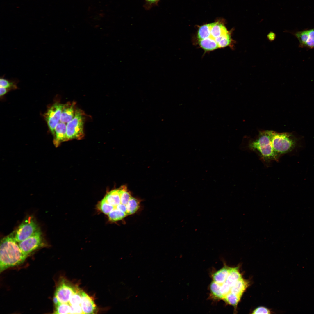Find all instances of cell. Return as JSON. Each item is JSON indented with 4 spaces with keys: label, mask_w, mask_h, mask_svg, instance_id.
<instances>
[{
    "label": "cell",
    "mask_w": 314,
    "mask_h": 314,
    "mask_svg": "<svg viewBox=\"0 0 314 314\" xmlns=\"http://www.w3.org/2000/svg\"><path fill=\"white\" fill-rule=\"evenodd\" d=\"M13 233L1 241L0 247V271L19 265L25 261L27 256L20 249Z\"/></svg>",
    "instance_id": "1"
},
{
    "label": "cell",
    "mask_w": 314,
    "mask_h": 314,
    "mask_svg": "<svg viewBox=\"0 0 314 314\" xmlns=\"http://www.w3.org/2000/svg\"><path fill=\"white\" fill-rule=\"evenodd\" d=\"M251 150L257 153L265 161L278 160L280 156L272 146L269 131L261 133L258 137L249 144Z\"/></svg>",
    "instance_id": "2"
},
{
    "label": "cell",
    "mask_w": 314,
    "mask_h": 314,
    "mask_svg": "<svg viewBox=\"0 0 314 314\" xmlns=\"http://www.w3.org/2000/svg\"><path fill=\"white\" fill-rule=\"evenodd\" d=\"M273 147L280 156L289 152L296 147L297 140L291 133L269 131Z\"/></svg>",
    "instance_id": "3"
},
{
    "label": "cell",
    "mask_w": 314,
    "mask_h": 314,
    "mask_svg": "<svg viewBox=\"0 0 314 314\" xmlns=\"http://www.w3.org/2000/svg\"><path fill=\"white\" fill-rule=\"evenodd\" d=\"M84 119V113L80 109H76L74 117L66 125L67 140L80 139L83 137Z\"/></svg>",
    "instance_id": "4"
},
{
    "label": "cell",
    "mask_w": 314,
    "mask_h": 314,
    "mask_svg": "<svg viewBox=\"0 0 314 314\" xmlns=\"http://www.w3.org/2000/svg\"><path fill=\"white\" fill-rule=\"evenodd\" d=\"M40 230L33 216L27 217L13 233L15 240L18 243L29 237Z\"/></svg>",
    "instance_id": "5"
},
{
    "label": "cell",
    "mask_w": 314,
    "mask_h": 314,
    "mask_svg": "<svg viewBox=\"0 0 314 314\" xmlns=\"http://www.w3.org/2000/svg\"><path fill=\"white\" fill-rule=\"evenodd\" d=\"M43 239L42 233L39 230L26 239L18 242L23 253L27 257L32 252L42 246Z\"/></svg>",
    "instance_id": "6"
},
{
    "label": "cell",
    "mask_w": 314,
    "mask_h": 314,
    "mask_svg": "<svg viewBox=\"0 0 314 314\" xmlns=\"http://www.w3.org/2000/svg\"><path fill=\"white\" fill-rule=\"evenodd\" d=\"M63 105L56 103L47 110L45 117L49 130L54 134L56 126L60 120Z\"/></svg>",
    "instance_id": "7"
},
{
    "label": "cell",
    "mask_w": 314,
    "mask_h": 314,
    "mask_svg": "<svg viewBox=\"0 0 314 314\" xmlns=\"http://www.w3.org/2000/svg\"><path fill=\"white\" fill-rule=\"evenodd\" d=\"M290 33L298 40L300 47L314 48V28L295 31Z\"/></svg>",
    "instance_id": "8"
},
{
    "label": "cell",
    "mask_w": 314,
    "mask_h": 314,
    "mask_svg": "<svg viewBox=\"0 0 314 314\" xmlns=\"http://www.w3.org/2000/svg\"><path fill=\"white\" fill-rule=\"evenodd\" d=\"M78 288L62 281L57 288L55 295L60 303H68L72 295Z\"/></svg>",
    "instance_id": "9"
},
{
    "label": "cell",
    "mask_w": 314,
    "mask_h": 314,
    "mask_svg": "<svg viewBox=\"0 0 314 314\" xmlns=\"http://www.w3.org/2000/svg\"><path fill=\"white\" fill-rule=\"evenodd\" d=\"M82 299L80 304L84 314H93L96 309V306L92 298L81 290Z\"/></svg>",
    "instance_id": "10"
},
{
    "label": "cell",
    "mask_w": 314,
    "mask_h": 314,
    "mask_svg": "<svg viewBox=\"0 0 314 314\" xmlns=\"http://www.w3.org/2000/svg\"><path fill=\"white\" fill-rule=\"evenodd\" d=\"M53 143L57 147L62 142L67 141L66 125L65 123L59 122L56 126L54 134Z\"/></svg>",
    "instance_id": "11"
},
{
    "label": "cell",
    "mask_w": 314,
    "mask_h": 314,
    "mask_svg": "<svg viewBox=\"0 0 314 314\" xmlns=\"http://www.w3.org/2000/svg\"><path fill=\"white\" fill-rule=\"evenodd\" d=\"M74 103H68L63 105L60 121L64 123H68L74 117L75 111H74Z\"/></svg>",
    "instance_id": "12"
},
{
    "label": "cell",
    "mask_w": 314,
    "mask_h": 314,
    "mask_svg": "<svg viewBox=\"0 0 314 314\" xmlns=\"http://www.w3.org/2000/svg\"><path fill=\"white\" fill-rule=\"evenodd\" d=\"M120 192V188L112 190L107 193L104 198L107 203L114 208V209L121 203Z\"/></svg>",
    "instance_id": "13"
},
{
    "label": "cell",
    "mask_w": 314,
    "mask_h": 314,
    "mask_svg": "<svg viewBox=\"0 0 314 314\" xmlns=\"http://www.w3.org/2000/svg\"><path fill=\"white\" fill-rule=\"evenodd\" d=\"M231 267L225 265L224 267L214 273L212 277L213 281L221 285L224 283L229 274Z\"/></svg>",
    "instance_id": "14"
},
{
    "label": "cell",
    "mask_w": 314,
    "mask_h": 314,
    "mask_svg": "<svg viewBox=\"0 0 314 314\" xmlns=\"http://www.w3.org/2000/svg\"><path fill=\"white\" fill-rule=\"evenodd\" d=\"M249 285V282L242 277L231 287L230 292L242 297Z\"/></svg>",
    "instance_id": "15"
},
{
    "label": "cell",
    "mask_w": 314,
    "mask_h": 314,
    "mask_svg": "<svg viewBox=\"0 0 314 314\" xmlns=\"http://www.w3.org/2000/svg\"><path fill=\"white\" fill-rule=\"evenodd\" d=\"M242 277L238 267H231L225 282L231 287L236 281Z\"/></svg>",
    "instance_id": "16"
},
{
    "label": "cell",
    "mask_w": 314,
    "mask_h": 314,
    "mask_svg": "<svg viewBox=\"0 0 314 314\" xmlns=\"http://www.w3.org/2000/svg\"><path fill=\"white\" fill-rule=\"evenodd\" d=\"M220 285L213 281L210 285L211 296L215 299H223L224 296L220 290Z\"/></svg>",
    "instance_id": "17"
},
{
    "label": "cell",
    "mask_w": 314,
    "mask_h": 314,
    "mask_svg": "<svg viewBox=\"0 0 314 314\" xmlns=\"http://www.w3.org/2000/svg\"><path fill=\"white\" fill-rule=\"evenodd\" d=\"M241 297L230 292L226 295L222 300L228 304L233 306L236 310Z\"/></svg>",
    "instance_id": "18"
},
{
    "label": "cell",
    "mask_w": 314,
    "mask_h": 314,
    "mask_svg": "<svg viewBox=\"0 0 314 314\" xmlns=\"http://www.w3.org/2000/svg\"><path fill=\"white\" fill-rule=\"evenodd\" d=\"M126 206L127 215L133 214L139 208V202L137 199L132 197Z\"/></svg>",
    "instance_id": "19"
},
{
    "label": "cell",
    "mask_w": 314,
    "mask_h": 314,
    "mask_svg": "<svg viewBox=\"0 0 314 314\" xmlns=\"http://www.w3.org/2000/svg\"><path fill=\"white\" fill-rule=\"evenodd\" d=\"M107 215L110 221L114 222L122 219L127 215L122 211L115 209Z\"/></svg>",
    "instance_id": "20"
},
{
    "label": "cell",
    "mask_w": 314,
    "mask_h": 314,
    "mask_svg": "<svg viewBox=\"0 0 314 314\" xmlns=\"http://www.w3.org/2000/svg\"><path fill=\"white\" fill-rule=\"evenodd\" d=\"M70 309L71 305L69 303H60L55 306L54 313L70 314Z\"/></svg>",
    "instance_id": "21"
},
{
    "label": "cell",
    "mask_w": 314,
    "mask_h": 314,
    "mask_svg": "<svg viewBox=\"0 0 314 314\" xmlns=\"http://www.w3.org/2000/svg\"><path fill=\"white\" fill-rule=\"evenodd\" d=\"M97 207L101 211L107 215L114 209L112 205L107 203L104 199L99 203Z\"/></svg>",
    "instance_id": "22"
},
{
    "label": "cell",
    "mask_w": 314,
    "mask_h": 314,
    "mask_svg": "<svg viewBox=\"0 0 314 314\" xmlns=\"http://www.w3.org/2000/svg\"><path fill=\"white\" fill-rule=\"evenodd\" d=\"M120 188L121 203L126 205L132 197L130 193L127 191L126 186H123Z\"/></svg>",
    "instance_id": "23"
},
{
    "label": "cell",
    "mask_w": 314,
    "mask_h": 314,
    "mask_svg": "<svg viewBox=\"0 0 314 314\" xmlns=\"http://www.w3.org/2000/svg\"><path fill=\"white\" fill-rule=\"evenodd\" d=\"M81 290L79 288L71 297L69 303L70 305H80L81 301Z\"/></svg>",
    "instance_id": "24"
},
{
    "label": "cell",
    "mask_w": 314,
    "mask_h": 314,
    "mask_svg": "<svg viewBox=\"0 0 314 314\" xmlns=\"http://www.w3.org/2000/svg\"><path fill=\"white\" fill-rule=\"evenodd\" d=\"M0 86L6 88H16V81L5 79L3 76L0 78Z\"/></svg>",
    "instance_id": "25"
},
{
    "label": "cell",
    "mask_w": 314,
    "mask_h": 314,
    "mask_svg": "<svg viewBox=\"0 0 314 314\" xmlns=\"http://www.w3.org/2000/svg\"><path fill=\"white\" fill-rule=\"evenodd\" d=\"M231 287L225 282L220 285V290L224 297L230 292Z\"/></svg>",
    "instance_id": "26"
},
{
    "label": "cell",
    "mask_w": 314,
    "mask_h": 314,
    "mask_svg": "<svg viewBox=\"0 0 314 314\" xmlns=\"http://www.w3.org/2000/svg\"><path fill=\"white\" fill-rule=\"evenodd\" d=\"M70 305V314H84L80 305Z\"/></svg>",
    "instance_id": "27"
},
{
    "label": "cell",
    "mask_w": 314,
    "mask_h": 314,
    "mask_svg": "<svg viewBox=\"0 0 314 314\" xmlns=\"http://www.w3.org/2000/svg\"><path fill=\"white\" fill-rule=\"evenodd\" d=\"M253 314H270V311L269 310L264 307H258L253 311Z\"/></svg>",
    "instance_id": "28"
},
{
    "label": "cell",
    "mask_w": 314,
    "mask_h": 314,
    "mask_svg": "<svg viewBox=\"0 0 314 314\" xmlns=\"http://www.w3.org/2000/svg\"><path fill=\"white\" fill-rule=\"evenodd\" d=\"M115 209L122 211L126 213L127 215L126 205L121 203L117 205Z\"/></svg>",
    "instance_id": "29"
},
{
    "label": "cell",
    "mask_w": 314,
    "mask_h": 314,
    "mask_svg": "<svg viewBox=\"0 0 314 314\" xmlns=\"http://www.w3.org/2000/svg\"><path fill=\"white\" fill-rule=\"evenodd\" d=\"M146 1V4L148 6H151L154 5H156L160 0H145Z\"/></svg>",
    "instance_id": "30"
},
{
    "label": "cell",
    "mask_w": 314,
    "mask_h": 314,
    "mask_svg": "<svg viewBox=\"0 0 314 314\" xmlns=\"http://www.w3.org/2000/svg\"><path fill=\"white\" fill-rule=\"evenodd\" d=\"M0 95L2 96L4 95L7 92V88L0 87Z\"/></svg>",
    "instance_id": "31"
},
{
    "label": "cell",
    "mask_w": 314,
    "mask_h": 314,
    "mask_svg": "<svg viewBox=\"0 0 314 314\" xmlns=\"http://www.w3.org/2000/svg\"><path fill=\"white\" fill-rule=\"evenodd\" d=\"M53 303H54V304H55V306L58 305L59 303H60L59 302V301L57 297L55 295H54V296L53 297Z\"/></svg>",
    "instance_id": "32"
},
{
    "label": "cell",
    "mask_w": 314,
    "mask_h": 314,
    "mask_svg": "<svg viewBox=\"0 0 314 314\" xmlns=\"http://www.w3.org/2000/svg\"><path fill=\"white\" fill-rule=\"evenodd\" d=\"M269 38H270L269 39L270 40H272V39H274V34L273 33H270L269 34Z\"/></svg>",
    "instance_id": "33"
},
{
    "label": "cell",
    "mask_w": 314,
    "mask_h": 314,
    "mask_svg": "<svg viewBox=\"0 0 314 314\" xmlns=\"http://www.w3.org/2000/svg\"><path fill=\"white\" fill-rule=\"evenodd\" d=\"M200 47H201V46H200ZM201 48H202V47H201ZM202 49H203V48H202ZM205 50V51H206V50Z\"/></svg>",
    "instance_id": "34"
}]
</instances>
